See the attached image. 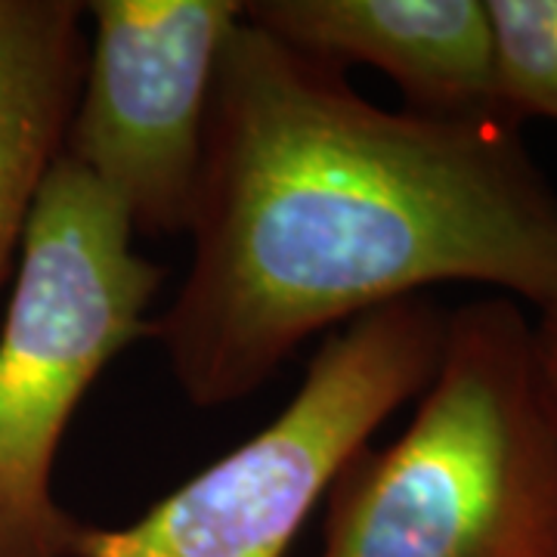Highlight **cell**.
Here are the masks:
<instances>
[{
    "mask_svg": "<svg viewBox=\"0 0 557 557\" xmlns=\"http://www.w3.org/2000/svg\"><path fill=\"white\" fill-rule=\"evenodd\" d=\"M186 236L189 270L149 338L199 409L443 282L557 307V189L518 121L381 109L245 20L220 57Z\"/></svg>",
    "mask_w": 557,
    "mask_h": 557,
    "instance_id": "cell-1",
    "label": "cell"
},
{
    "mask_svg": "<svg viewBox=\"0 0 557 557\" xmlns=\"http://www.w3.org/2000/svg\"><path fill=\"white\" fill-rule=\"evenodd\" d=\"M322 502L319 557H557V416L518 300L449 313L409 428Z\"/></svg>",
    "mask_w": 557,
    "mask_h": 557,
    "instance_id": "cell-2",
    "label": "cell"
},
{
    "mask_svg": "<svg viewBox=\"0 0 557 557\" xmlns=\"http://www.w3.org/2000/svg\"><path fill=\"white\" fill-rule=\"evenodd\" d=\"M134 236L119 201L60 156L0 325V557H75L87 523L53 496L62 437L112 359L149 338L168 276Z\"/></svg>",
    "mask_w": 557,
    "mask_h": 557,
    "instance_id": "cell-3",
    "label": "cell"
},
{
    "mask_svg": "<svg viewBox=\"0 0 557 557\" xmlns=\"http://www.w3.org/2000/svg\"><path fill=\"white\" fill-rule=\"evenodd\" d=\"M446 319L418 295L341 325L267 428L134 523H87L75 557H285L341 468L403 403L424 394Z\"/></svg>",
    "mask_w": 557,
    "mask_h": 557,
    "instance_id": "cell-4",
    "label": "cell"
},
{
    "mask_svg": "<svg viewBox=\"0 0 557 557\" xmlns=\"http://www.w3.org/2000/svg\"><path fill=\"white\" fill-rule=\"evenodd\" d=\"M62 156L119 201L137 236L189 233L220 57L242 0H94Z\"/></svg>",
    "mask_w": 557,
    "mask_h": 557,
    "instance_id": "cell-5",
    "label": "cell"
},
{
    "mask_svg": "<svg viewBox=\"0 0 557 557\" xmlns=\"http://www.w3.org/2000/svg\"><path fill=\"white\" fill-rule=\"evenodd\" d=\"M242 20L307 60L387 75L409 112L502 115L486 0H245Z\"/></svg>",
    "mask_w": 557,
    "mask_h": 557,
    "instance_id": "cell-6",
    "label": "cell"
},
{
    "mask_svg": "<svg viewBox=\"0 0 557 557\" xmlns=\"http://www.w3.org/2000/svg\"><path fill=\"white\" fill-rule=\"evenodd\" d=\"M87 3L0 0V288L62 156L87 57Z\"/></svg>",
    "mask_w": 557,
    "mask_h": 557,
    "instance_id": "cell-7",
    "label": "cell"
},
{
    "mask_svg": "<svg viewBox=\"0 0 557 557\" xmlns=\"http://www.w3.org/2000/svg\"><path fill=\"white\" fill-rule=\"evenodd\" d=\"M486 10L502 115L557 121V0H486Z\"/></svg>",
    "mask_w": 557,
    "mask_h": 557,
    "instance_id": "cell-8",
    "label": "cell"
},
{
    "mask_svg": "<svg viewBox=\"0 0 557 557\" xmlns=\"http://www.w3.org/2000/svg\"><path fill=\"white\" fill-rule=\"evenodd\" d=\"M533 344H536V366L542 375V387L552 399L557 416V307L542 310L533 322Z\"/></svg>",
    "mask_w": 557,
    "mask_h": 557,
    "instance_id": "cell-9",
    "label": "cell"
}]
</instances>
